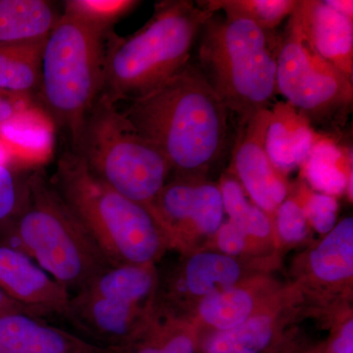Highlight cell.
<instances>
[{
	"instance_id": "6da1fadb",
	"label": "cell",
	"mask_w": 353,
	"mask_h": 353,
	"mask_svg": "<svg viewBox=\"0 0 353 353\" xmlns=\"http://www.w3.org/2000/svg\"><path fill=\"white\" fill-rule=\"evenodd\" d=\"M122 111L180 178L199 179L226 148L229 111L194 65Z\"/></svg>"
},
{
	"instance_id": "7a4b0ae2",
	"label": "cell",
	"mask_w": 353,
	"mask_h": 353,
	"mask_svg": "<svg viewBox=\"0 0 353 353\" xmlns=\"http://www.w3.org/2000/svg\"><path fill=\"white\" fill-rule=\"evenodd\" d=\"M213 15L190 0H165L139 31L110 32L104 39L101 94L117 104L131 102L170 80L189 64L197 34Z\"/></svg>"
},
{
	"instance_id": "3957f363",
	"label": "cell",
	"mask_w": 353,
	"mask_h": 353,
	"mask_svg": "<svg viewBox=\"0 0 353 353\" xmlns=\"http://www.w3.org/2000/svg\"><path fill=\"white\" fill-rule=\"evenodd\" d=\"M0 243L25 253L70 294L111 265L43 170L26 178L22 208L0 228Z\"/></svg>"
},
{
	"instance_id": "277c9868",
	"label": "cell",
	"mask_w": 353,
	"mask_h": 353,
	"mask_svg": "<svg viewBox=\"0 0 353 353\" xmlns=\"http://www.w3.org/2000/svg\"><path fill=\"white\" fill-rule=\"evenodd\" d=\"M51 182L111 265L152 264L163 250L150 209L109 187L73 150L62 153Z\"/></svg>"
},
{
	"instance_id": "5b68a950",
	"label": "cell",
	"mask_w": 353,
	"mask_h": 353,
	"mask_svg": "<svg viewBox=\"0 0 353 353\" xmlns=\"http://www.w3.org/2000/svg\"><path fill=\"white\" fill-rule=\"evenodd\" d=\"M73 152L109 187L150 210L172 171L160 148L102 94L83 121Z\"/></svg>"
},
{
	"instance_id": "8992f818",
	"label": "cell",
	"mask_w": 353,
	"mask_h": 353,
	"mask_svg": "<svg viewBox=\"0 0 353 353\" xmlns=\"http://www.w3.org/2000/svg\"><path fill=\"white\" fill-rule=\"evenodd\" d=\"M269 34L243 19L212 17L203 27L199 69L241 125L270 109L277 94V64Z\"/></svg>"
},
{
	"instance_id": "52a82bcc",
	"label": "cell",
	"mask_w": 353,
	"mask_h": 353,
	"mask_svg": "<svg viewBox=\"0 0 353 353\" xmlns=\"http://www.w3.org/2000/svg\"><path fill=\"white\" fill-rule=\"evenodd\" d=\"M104 39L63 13L44 43L39 94L44 108L73 145L103 88Z\"/></svg>"
},
{
	"instance_id": "ba28073f",
	"label": "cell",
	"mask_w": 353,
	"mask_h": 353,
	"mask_svg": "<svg viewBox=\"0 0 353 353\" xmlns=\"http://www.w3.org/2000/svg\"><path fill=\"white\" fill-rule=\"evenodd\" d=\"M157 285L152 264L110 265L71 294L65 318L90 343L120 350L152 326Z\"/></svg>"
},
{
	"instance_id": "9c48e42d",
	"label": "cell",
	"mask_w": 353,
	"mask_h": 353,
	"mask_svg": "<svg viewBox=\"0 0 353 353\" xmlns=\"http://www.w3.org/2000/svg\"><path fill=\"white\" fill-rule=\"evenodd\" d=\"M276 87L312 127L339 130L353 103L352 79L319 57L287 27L276 54Z\"/></svg>"
},
{
	"instance_id": "30bf717a",
	"label": "cell",
	"mask_w": 353,
	"mask_h": 353,
	"mask_svg": "<svg viewBox=\"0 0 353 353\" xmlns=\"http://www.w3.org/2000/svg\"><path fill=\"white\" fill-rule=\"evenodd\" d=\"M150 212L167 240H179L190 230L216 233L223 224L225 210L217 185L179 176L164 185Z\"/></svg>"
},
{
	"instance_id": "8fae6325",
	"label": "cell",
	"mask_w": 353,
	"mask_h": 353,
	"mask_svg": "<svg viewBox=\"0 0 353 353\" xmlns=\"http://www.w3.org/2000/svg\"><path fill=\"white\" fill-rule=\"evenodd\" d=\"M270 117V109H264L241 125L233 150L234 170L241 187L266 214L276 212L289 192L285 174L272 163L265 145Z\"/></svg>"
},
{
	"instance_id": "7c38bea8",
	"label": "cell",
	"mask_w": 353,
	"mask_h": 353,
	"mask_svg": "<svg viewBox=\"0 0 353 353\" xmlns=\"http://www.w3.org/2000/svg\"><path fill=\"white\" fill-rule=\"evenodd\" d=\"M0 290L39 317L68 312L71 294L34 260L0 243Z\"/></svg>"
},
{
	"instance_id": "4fadbf2b",
	"label": "cell",
	"mask_w": 353,
	"mask_h": 353,
	"mask_svg": "<svg viewBox=\"0 0 353 353\" xmlns=\"http://www.w3.org/2000/svg\"><path fill=\"white\" fill-rule=\"evenodd\" d=\"M287 27L319 57L353 79V19L321 0H297Z\"/></svg>"
},
{
	"instance_id": "5bb4252c",
	"label": "cell",
	"mask_w": 353,
	"mask_h": 353,
	"mask_svg": "<svg viewBox=\"0 0 353 353\" xmlns=\"http://www.w3.org/2000/svg\"><path fill=\"white\" fill-rule=\"evenodd\" d=\"M0 353H111L26 312L0 315Z\"/></svg>"
},
{
	"instance_id": "9a60e30c",
	"label": "cell",
	"mask_w": 353,
	"mask_h": 353,
	"mask_svg": "<svg viewBox=\"0 0 353 353\" xmlns=\"http://www.w3.org/2000/svg\"><path fill=\"white\" fill-rule=\"evenodd\" d=\"M270 111L265 141L267 153L274 166L287 174L301 166L324 132L316 131L289 102H274Z\"/></svg>"
},
{
	"instance_id": "2e32d148",
	"label": "cell",
	"mask_w": 353,
	"mask_h": 353,
	"mask_svg": "<svg viewBox=\"0 0 353 353\" xmlns=\"http://www.w3.org/2000/svg\"><path fill=\"white\" fill-rule=\"evenodd\" d=\"M60 16L46 0H0V48L46 43Z\"/></svg>"
},
{
	"instance_id": "e0dca14e",
	"label": "cell",
	"mask_w": 353,
	"mask_h": 353,
	"mask_svg": "<svg viewBox=\"0 0 353 353\" xmlns=\"http://www.w3.org/2000/svg\"><path fill=\"white\" fill-rule=\"evenodd\" d=\"M311 185L322 194L338 196L352 175V150L343 148L334 134L325 132L301 164Z\"/></svg>"
},
{
	"instance_id": "ac0fdd59",
	"label": "cell",
	"mask_w": 353,
	"mask_h": 353,
	"mask_svg": "<svg viewBox=\"0 0 353 353\" xmlns=\"http://www.w3.org/2000/svg\"><path fill=\"white\" fill-rule=\"evenodd\" d=\"M310 266L316 277L334 283L353 274V218L341 221L311 252Z\"/></svg>"
},
{
	"instance_id": "d6986e66",
	"label": "cell",
	"mask_w": 353,
	"mask_h": 353,
	"mask_svg": "<svg viewBox=\"0 0 353 353\" xmlns=\"http://www.w3.org/2000/svg\"><path fill=\"white\" fill-rule=\"evenodd\" d=\"M241 276L236 260L217 253H199L190 257L181 277V284L194 296H209L233 288Z\"/></svg>"
},
{
	"instance_id": "ffe728a7",
	"label": "cell",
	"mask_w": 353,
	"mask_h": 353,
	"mask_svg": "<svg viewBox=\"0 0 353 353\" xmlns=\"http://www.w3.org/2000/svg\"><path fill=\"white\" fill-rule=\"evenodd\" d=\"M44 43L0 48V90L22 97L39 90Z\"/></svg>"
},
{
	"instance_id": "44dd1931",
	"label": "cell",
	"mask_w": 353,
	"mask_h": 353,
	"mask_svg": "<svg viewBox=\"0 0 353 353\" xmlns=\"http://www.w3.org/2000/svg\"><path fill=\"white\" fill-rule=\"evenodd\" d=\"M297 0H208L197 1L214 14L223 10L230 19L250 21L270 34L296 8Z\"/></svg>"
},
{
	"instance_id": "7402d4cb",
	"label": "cell",
	"mask_w": 353,
	"mask_h": 353,
	"mask_svg": "<svg viewBox=\"0 0 353 353\" xmlns=\"http://www.w3.org/2000/svg\"><path fill=\"white\" fill-rule=\"evenodd\" d=\"M272 321L267 316L248 318L234 328L220 331L206 343L208 353H259L270 343Z\"/></svg>"
},
{
	"instance_id": "603a6c76",
	"label": "cell",
	"mask_w": 353,
	"mask_h": 353,
	"mask_svg": "<svg viewBox=\"0 0 353 353\" xmlns=\"http://www.w3.org/2000/svg\"><path fill=\"white\" fill-rule=\"evenodd\" d=\"M252 310V296L234 288L206 296L199 306L202 319L220 331L234 328L246 321Z\"/></svg>"
},
{
	"instance_id": "cb8c5ba5",
	"label": "cell",
	"mask_w": 353,
	"mask_h": 353,
	"mask_svg": "<svg viewBox=\"0 0 353 353\" xmlns=\"http://www.w3.org/2000/svg\"><path fill=\"white\" fill-rule=\"evenodd\" d=\"M224 210L230 221L241 228L248 236L266 238L271 232L268 215L253 202L248 201L245 190L240 182L231 176H225L220 183Z\"/></svg>"
},
{
	"instance_id": "d4e9b609",
	"label": "cell",
	"mask_w": 353,
	"mask_h": 353,
	"mask_svg": "<svg viewBox=\"0 0 353 353\" xmlns=\"http://www.w3.org/2000/svg\"><path fill=\"white\" fill-rule=\"evenodd\" d=\"M143 3L137 0H68L64 14L92 28L105 38L116 23Z\"/></svg>"
},
{
	"instance_id": "484cf974",
	"label": "cell",
	"mask_w": 353,
	"mask_h": 353,
	"mask_svg": "<svg viewBox=\"0 0 353 353\" xmlns=\"http://www.w3.org/2000/svg\"><path fill=\"white\" fill-rule=\"evenodd\" d=\"M141 343H132L127 347L113 350L112 353H194L192 338L178 328V325L169 323L166 326H154L153 323L145 333Z\"/></svg>"
},
{
	"instance_id": "4316f807",
	"label": "cell",
	"mask_w": 353,
	"mask_h": 353,
	"mask_svg": "<svg viewBox=\"0 0 353 353\" xmlns=\"http://www.w3.org/2000/svg\"><path fill=\"white\" fill-rule=\"evenodd\" d=\"M25 194L26 180L21 181L6 163H0V228L19 213Z\"/></svg>"
},
{
	"instance_id": "83f0119b",
	"label": "cell",
	"mask_w": 353,
	"mask_h": 353,
	"mask_svg": "<svg viewBox=\"0 0 353 353\" xmlns=\"http://www.w3.org/2000/svg\"><path fill=\"white\" fill-rule=\"evenodd\" d=\"M303 206L306 220L321 234L330 233L336 224L338 201L325 194H309Z\"/></svg>"
},
{
	"instance_id": "f1b7e54d",
	"label": "cell",
	"mask_w": 353,
	"mask_h": 353,
	"mask_svg": "<svg viewBox=\"0 0 353 353\" xmlns=\"http://www.w3.org/2000/svg\"><path fill=\"white\" fill-rule=\"evenodd\" d=\"M277 228L283 240L288 243H296L304 239L307 231V220L303 206L294 199H285L277 211Z\"/></svg>"
},
{
	"instance_id": "f546056e",
	"label": "cell",
	"mask_w": 353,
	"mask_h": 353,
	"mask_svg": "<svg viewBox=\"0 0 353 353\" xmlns=\"http://www.w3.org/2000/svg\"><path fill=\"white\" fill-rule=\"evenodd\" d=\"M217 233L218 245L223 252L232 256L243 252L248 234L241 228L229 221L221 225Z\"/></svg>"
},
{
	"instance_id": "4dcf8cb0",
	"label": "cell",
	"mask_w": 353,
	"mask_h": 353,
	"mask_svg": "<svg viewBox=\"0 0 353 353\" xmlns=\"http://www.w3.org/2000/svg\"><path fill=\"white\" fill-rule=\"evenodd\" d=\"M26 97L0 90V126L17 120L23 113Z\"/></svg>"
},
{
	"instance_id": "1f68e13d",
	"label": "cell",
	"mask_w": 353,
	"mask_h": 353,
	"mask_svg": "<svg viewBox=\"0 0 353 353\" xmlns=\"http://www.w3.org/2000/svg\"><path fill=\"white\" fill-rule=\"evenodd\" d=\"M334 353H353V321L343 326L341 334L333 343Z\"/></svg>"
},
{
	"instance_id": "d6a6232c",
	"label": "cell",
	"mask_w": 353,
	"mask_h": 353,
	"mask_svg": "<svg viewBox=\"0 0 353 353\" xmlns=\"http://www.w3.org/2000/svg\"><path fill=\"white\" fill-rule=\"evenodd\" d=\"M10 312H26L31 315L37 316L34 313H32V311H30L29 309L25 308L24 306L16 303L15 301L9 299L6 294H4L3 292L0 290V315Z\"/></svg>"
},
{
	"instance_id": "836d02e7",
	"label": "cell",
	"mask_w": 353,
	"mask_h": 353,
	"mask_svg": "<svg viewBox=\"0 0 353 353\" xmlns=\"http://www.w3.org/2000/svg\"><path fill=\"white\" fill-rule=\"evenodd\" d=\"M325 3L336 12L353 19L352 0H325Z\"/></svg>"
}]
</instances>
